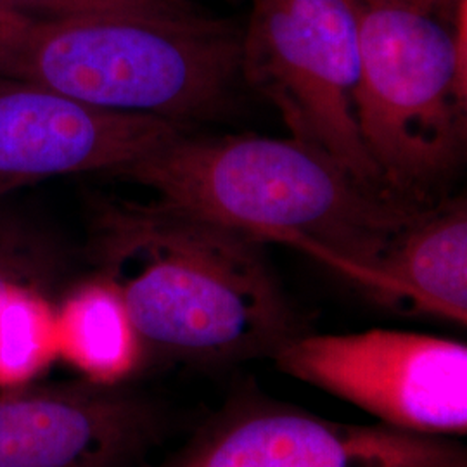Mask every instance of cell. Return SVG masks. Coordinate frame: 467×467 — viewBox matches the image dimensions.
<instances>
[{"instance_id":"cell-1","label":"cell","mask_w":467,"mask_h":467,"mask_svg":"<svg viewBox=\"0 0 467 467\" xmlns=\"http://www.w3.org/2000/svg\"><path fill=\"white\" fill-rule=\"evenodd\" d=\"M260 239L158 202L108 208L100 275L117 287L146 357L229 366L300 336Z\"/></svg>"},{"instance_id":"cell-2","label":"cell","mask_w":467,"mask_h":467,"mask_svg":"<svg viewBox=\"0 0 467 467\" xmlns=\"http://www.w3.org/2000/svg\"><path fill=\"white\" fill-rule=\"evenodd\" d=\"M115 175L165 208L303 251L348 283L418 212L295 137L184 130Z\"/></svg>"},{"instance_id":"cell-3","label":"cell","mask_w":467,"mask_h":467,"mask_svg":"<svg viewBox=\"0 0 467 467\" xmlns=\"http://www.w3.org/2000/svg\"><path fill=\"white\" fill-rule=\"evenodd\" d=\"M243 26L201 11L25 21L0 40V75L87 106L185 125L241 77Z\"/></svg>"},{"instance_id":"cell-4","label":"cell","mask_w":467,"mask_h":467,"mask_svg":"<svg viewBox=\"0 0 467 467\" xmlns=\"http://www.w3.org/2000/svg\"><path fill=\"white\" fill-rule=\"evenodd\" d=\"M358 34V127L386 187L419 192L466 140V7L455 19L407 0H350Z\"/></svg>"},{"instance_id":"cell-5","label":"cell","mask_w":467,"mask_h":467,"mask_svg":"<svg viewBox=\"0 0 467 467\" xmlns=\"http://www.w3.org/2000/svg\"><path fill=\"white\" fill-rule=\"evenodd\" d=\"M239 71L277 108L291 137L386 192L358 127L360 57L350 0H251Z\"/></svg>"},{"instance_id":"cell-6","label":"cell","mask_w":467,"mask_h":467,"mask_svg":"<svg viewBox=\"0 0 467 467\" xmlns=\"http://www.w3.org/2000/svg\"><path fill=\"white\" fill-rule=\"evenodd\" d=\"M284 374L357 405L393 430L467 433V347L431 334H300L274 357Z\"/></svg>"},{"instance_id":"cell-7","label":"cell","mask_w":467,"mask_h":467,"mask_svg":"<svg viewBox=\"0 0 467 467\" xmlns=\"http://www.w3.org/2000/svg\"><path fill=\"white\" fill-rule=\"evenodd\" d=\"M156 467H467V451L455 438L337 422L264 397H235Z\"/></svg>"},{"instance_id":"cell-8","label":"cell","mask_w":467,"mask_h":467,"mask_svg":"<svg viewBox=\"0 0 467 467\" xmlns=\"http://www.w3.org/2000/svg\"><path fill=\"white\" fill-rule=\"evenodd\" d=\"M168 426L129 383L11 388L0 395V467H146Z\"/></svg>"},{"instance_id":"cell-9","label":"cell","mask_w":467,"mask_h":467,"mask_svg":"<svg viewBox=\"0 0 467 467\" xmlns=\"http://www.w3.org/2000/svg\"><path fill=\"white\" fill-rule=\"evenodd\" d=\"M185 125L108 111L0 75V196L47 179L132 165Z\"/></svg>"},{"instance_id":"cell-10","label":"cell","mask_w":467,"mask_h":467,"mask_svg":"<svg viewBox=\"0 0 467 467\" xmlns=\"http://www.w3.org/2000/svg\"><path fill=\"white\" fill-rule=\"evenodd\" d=\"M350 283L388 308L466 326L464 202L418 210Z\"/></svg>"},{"instance_id":"cell-11","label":"cell","mask_w":467,"mask_h":467,"mask_svg":"<svg viewBox=\"0 0 467 467\" xmlns=\"http://www.w3.org/2000/svg\"><path fill=\"white\" fill-rule=\"evenodd\" d=\"M57 348L85 379L129 383L146 351L117 287L106 277L75 287L56 310Z\"/></svg>"},{"instance_id":"cell-12","label":"cell","mask_w":467,"mask_h":467,"mask_svg":"<svg viewBox=\"0 0 467 467\" xmlns=\"http://www.w3.org/2000/svg\"><path fill=\"white\" fill-rule=\"evenodd\" d=\"M59 355L49 296L32 289L0 295V384L19 388Z\"/></svg>"},{"instance_id":"cell-13","label":"cell","mask_w":467,"mask_h":467,"mask_svg":"<svg viewBox=\"0 0 467 467\" xmlns=\"http://www.w3.org/2000/svg\"><path fill=\"white\" fill-rule=\"evenodd\" d=\"M65 270V254L40 225L0 212V295L32 289L49 296Z\"/></svg>"},{"instance_id":"cell-14","label":"cell","mask_w":467,"mask_h":467,"mask_svg":"<svg viewBox=\"0 0 467 467\" xmlns=\"http://www.w3.org/2000/svg\"><path fill=\"white\" fill-rule=\"evenodd\" d=\"M0 5L28 21H57L115 13L187 15L198 11L189 0H0Z\"/></svg>"},{"instance_id":"cell-15","label":"cell","mask_w":467,"mask_h":467,"mask_svg":"<svg viewBox=\"0 0 467 467\" xmlns=\"http://www.w3.org/2000/svg\"><path fill=\"white\" fill-rule=\"evenodd\" d=\"M407 2L449 19H455L466 7V0H407Z\"/></svg>"},{"instance_id":"cell-16","label":"cell","mask_w":467,"mask_h":467,"mask_svg":"<svg viewBox=\"0 0 467 467\" xmlns=\"http://www.w3.org/2000/svg\"><path fill=\"white\" fill-rule=\"evenodd\" d=\"M25 21H28V19L16 16V15L9 13L7 9H4V7L0 5V40L5 38L7 35L13 34Z\"/></svg>"}]
</instances>
